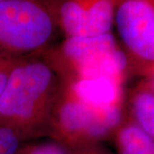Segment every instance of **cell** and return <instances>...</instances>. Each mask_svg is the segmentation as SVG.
<instances>
[{
  "label": "cell",
  "mask_w": 154,
  "mask_h": 154,
  "mask_svg": "<svg viewBox=\"0 0 154 154\" xmlns=\"http://www.w3.org/2000/svg\"><path fill=\"white\" fill-rule=\"evenodd\" d=\"M60 88L57 73L40 55L18 59L0 96V125L21 140L49 134Z\"/></svg>",
  "instance_id": "obj_1"
},
{
  "label": "cell",
  "mask_w": 154,
  "mask_h": 154,
  "mask_svg": "<svg viewBox=\"0 0 154 154\" xmlns=\"http://www.w3.org/2000/svg\"><path fill=\"white\" fill-rule=\"evenodd\" d=\"M39 55L51 65L61 82L109 78L124 84L132 75L128 60L112 33L65 38L60 45Z\"/></svg>",
  "instance_id": "obj_2"
},
{
  "label": "cell",
  "mask_w": 154,
  "mask_h": 154,
  "mask_svg": "<svg viewBox=\"0 0 154 154\" xmlns=\"http://www.w3.org/2000/svg\"><path fill=\"white\" fill-rule=\"evenodd\" d=\"M58 30L53 0L0 1V55H39L48 49Z\"/></svg>",
  "instance_id": "obj_3"
},
{
  "label": "cell",
  "mask_w": 154,
  "mask_h": 154,
  "mask_svg": "<svg viewBox=\"0 0 154 154\" xmlns=\"http://www.w3.org/2000/svg\"><path fill=\"white\" fill-rule=\"evenodd\" d=\"M123 117V110H107L85 103L61 84L49 135L66 149L72 150L112 137Z\"/></svg>",
  "instance_id": "obj_4"
},
{
  "label": "cell",
  "mask_w": 154,
  "mask_h": 154,
  "mask_svg": "<svg viewBox=\"0 0 154 154\" xmlns=\"http://www.w3.org/2000/svg\"><path fill=\"white\" fill-rule=\"evenodd\" d=\"M114 26L132 75L154 67V0H115Z\"/></svg>",
  "instance_id": "obj_5"
},
{
  "label": "cell",
  "mask_w": 154,
  "mask_h": 154,
  "mask_svg": "<svg viewBox=\"0 0 154 154\" xmlns=\"http://www.w3.org/2000/svg\"><path fill=\"white\" fill-rule=\"evenodd\" d=\"M59 30L65 38L111 33L115 0H53Z\"/></svg>",
  "instance_id": "obj_6"
},
{
  "label": "cell",
  "mask_w": 154,
  "mask_h": 154,
  "mask_svg": "<svg viewBox=\"0 0 154 154\" xmlns=\"http://www.w3.org/2000/svg\"><path fill=\"white\" fill-rule=\"evenodd\" d=\"M112 138L116 154H154V138L143 131L127 116H124Z\"/></svg>",
  "instance_id": "obj_7"
},
{
  "label": "cell",
  "mask_w": 154,
  "mask_h": 154,
  "mask_svg": "<svg viewBox=\"0 0 154 154\" xmlns=\"http://www.w3.org/2000/svg\"><path fill=\"white\" fill-rule=\"evenodd\" d=\"M128 116L154 138V91L138 82L128 96Z\"/></svg>",
  "instance_id": "obj_8"
},
{
  "label": "cell",
  "mask_w": 154,
  "mask_h": 154,
  "mask_svg": "<svg viewBox=\"0 0 154 154\" xmlns=\"http://www.w3.org/2000/svg\"><path fill=\"white\" fill-rule=\"evenodd\" d=\"M21 139L14 130L0 125V154H17Z\"/></svg>",
  "instance_id": "obj_9"
},
{
  "label": "cell",
  "mask_w": 154,
  "mask_h": 154,
  "mask_svg": "<svg viewBox=\"0 0 154 154\" xmlns=\"http://www.w3.org/2000/svg\"><path fill=\"white\" fill-rule=\"evenodd\" d=\"M17 154H70L69 150L56 141H48L21 147Z\"/></svg>",
  "instance_id": "obj_10"
},
{
  "label": "cell",
  "mask_w": 154,
  "mask_h": 154,
  "mask_svg": "<svg viewBox=\"0 0 154 154\" xmlns=\"http://www.w3.org/2000/svg\"><path fill=\"white\" fill-rule=\"evenodd\" d=\"M16 61H17V58L0 55V96L4 91L8 77Z\"/></svg>",
  "instance_id": "obj_11"
},
{
  "label": "cell",
  "mask_w": 154,
  "mask_h": 154,
  "mask_svg": "<svg viewBox=\"0 0 154 154\" xmlns=\"http://www.w3.org/2000/svg\"><path fill=\"white\" fill-rule=\"evenodd\" d=\"M139 82H141L143 85H145L147 88H149L150 90L154 91V67L142 72L139 75Z\"/></svg>",
  "instance_id": "obj_12"
},
{
  "label": "cell",
  "mask_w": 154,
  "mask_h": 154,
  "mask_svg": "<svg viewBox=\"0 0 154 154\" xmlns=\"http://www.w3.org/2000/svg\"><path fill=\"white\" fill-rule=\"evenodd\" d=\"M0 1H3V0H0Z\"/></svg>",
  "instance_id": "obj_13"
}]
</instances>
